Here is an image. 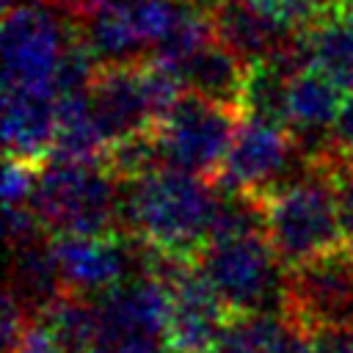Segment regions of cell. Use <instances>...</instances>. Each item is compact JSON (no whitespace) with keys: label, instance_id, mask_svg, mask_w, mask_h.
Instances as JSON below:
<instances>
[{"label":"cell","instance_id":"obj_18","mask_svg":"<svg viewBox=\"0 0 353 353\" xmlns=\"http://www.w3.org/2000/svg\"><path fill=\"white\" fill-rule=\"evenodd\" d=\"M290 80L292 74L284 66H279L273 58L251 61L245 69V80H243V91L237 102L240 113L287 127Z\"/></svg>","mask_w":353,"mask_h":353},{"label":"cell","instance_id":"obj_23","mask_svg":"<svg viewBox=\"0 0 353 353\" xmlns=\"http://www.w3.org/2000/svg\"><path fill=\"white\" fill-rule=\"evenodd\" d=\"M36 171H39V165L8 157L6 171H3V201H6V207L30 204L33 185H36Z\"/></svg>","mask_w":353,"mask_h":353},{"label":"cell","instance_id":"obj_5","mask_svg":"<svg viewBox=\"0 0 353 353\" xmlns=\"http://www.w3.org/2000/svg\"><path fill=\"white\" fill-rule=\"evenodd\" d=\"M77 33L47 0H22L3 17V88H52ZM55 91V88H52Z\"/></svg>","mask_w":353,"mask_h":353},{"label":"cell","instance_id":"obj_2","mask_svg":"<svg viewBox=\"0 0 353 353\" xmlns=\"http://www.w3.org/2000/svg\"><path fill=\"white\" fill-rule=\"evenodd\" d=\"M262 204L265 234L287 270L342 248L339 207L328 160L306 163L301 174L262 193Z\"/></svg>","mask_w":353,"mask_h":353},{"label":"cell","instance_id":"obj_8","mask_svg":"<svg viewBox=\"0 0 353 353\" xmlns=\"http://www.w3.org/2000/svg\"><path fill=\"white\" fill-rule=\"evenodd\" d=\"M284 309L306 334L353 328V254L342 245L287 270Z\"/></svg>","mask_w":353,"mask_h":353},{"label":"cell","instance_id":"obj_26","mask_svg":"<svg viewBox=\"0 0 353 353\" xmlns=\"http://www.w3.org/2000/svg\"><path fill=\"white\" fill-rule=\"evenodd\" d=\"M17 3H22V0H3V8H11V6H17Z\"/></svg>","mask_w":353,"mask_h":353},{"label":"cell","instance_id":"obj_19","mask_svg":"<svg viewBox=\"0 0 353 353\" xmlns=\"http://www.w3.org/2000/svg\"><path fill=\"white\" fill-rule=\"evenodd\" d=\"M97 303V336L91 353H171L165 331L135 323L105 303Z\"/></svg>","mask_w":353,"mask_h":353},{"label":"cell","instance_id":"obj_9","mask_svg":"<svg viewBox=\"0 0 353 353\" xmlns=\"http://www.w3.org/2000/svg\"><path fill=\"white\" fill-rule=\"evenodd\" d=\"M66 292L99 295L124 281L135 262L127 234H66L52 243Z\"/></svg>","mask_w":353,"mask_h":353},{"label":"cell","instance_id":"obj_25","mask_svg":"<svg viewBox=\"0 0 353 353\" xmlns=\"http://www.w3.org/2000/svg\"><path fill=\"white\" fill-rule=\"evenodd\" d=\"M6 353H63V350L58 347V342L41 323H36V325L30 323V328L19 336V342Z\"/></svg>","mask_w":353,"mask_h":353},{"label":"cell","instance_id":"obj_13","mask_svg":"<svg viewBox=\"0 0 353 353\" xmlns=\"http://www.w3.org/2000/svg\"><path fill=\"white\" fill-rule=\"evenodd\" d=\"M309 334L287 309L232 314L210 353H301Z\"/></svg>","mask_w":353,"mask_h":353},{"label":"cell","instance_id":"obj_10","mask_svg":"<svg viewBox=\"0 0 353 353\" xmlns=\"http://www.w3.org/2000/svg\"><path fill=\"white\" fill-rule=\"evenodd\" d=\"M88 102L108 146L157 124L146 94L141 61L99 66L94 83L88 85Z\"/></svg>","mask_w":353,"mask_h":353},{"label":"cell","instance_id":"obj_16","mask_svg":"<svg viewBox=\"0 0 353 353\" xmlns=\"http://www.w3.org/2000/svg\"><path fill=\"white\" fill-rule=\"evenodd\" d=\"M309 66L320 69L345 94L353 91V19L339 3L303 33Z\"/></svg>","mask_w":353,"mask_h":353},{"label":"cell","instance_id":"obj_14","mask_svg":"<svg viewBox=\"0 0 353 353\" xmlns=\"http://www.w3.org/2000/svg\"><path fill=\"white\" fill-rule=\"evenodd\" d=\"M8 292L30 312V317H41V312L66 292L52 243L47 245L41 237H36L30 243L11 245Z\"/></svg>","mask_w":353,"mask_h":353},{"label":"cell","instance_id":"obj_24","mask_svg":"<svg viewBox=\"0 0 353 353\" xmlns=\"http://www.w3.org/2000/svg\"><path fill=\"white\" fill-rule=\"evenodd\" d=\"M331 152H334V157L353 160V91L345 94V99L339 105V113L334 119V127H331Z\"/></svg>","mask_w":353,"mask_h":353},{"label":"cell","instance_id":"obj_1","mask_svg":"<svg viewBox=\"0 0 353 353\" xmlns=\"http://www.w3.org/2000/svg\"><path fill=\"white\" fill-rule=\"evenodd\" d=\"M221 199L212 176L163 165L121 182V232L160 254L196 259L212 234Z\"/></svg>","mask_w":353,"mask_h":353},{"label":"cell","instance_id":"obj_11","mask_svg":"<svg viewBox=\"0 0 353 353\" xmlns=\"http://www.w3.org/2000/svg\"><path fill=\"white\" fill-rule=\"evenodd\" d=\"M58 135V94L52 88H3V143L8 157L41 165Z\"/></svg>","mask_w":353,"mask_h":353},{"label":"cell","instance_id":"obj_20","mask_svg":"<svg viewBox=\"0 0 353 353\" xmlns=\"http://www.w3.org/2000/svg\"><path fill=\"white\" fill-rule=\"evenodd\" d=\"M102 163L121 182H130V179H138L143 174H152V171L163 168L165 157H163V149H160V138L152 127V130H141V132H132V135L110 143Z\"/></svg>","mask_w":353,"mask_h":353},{"label":"cell","instance_id":"obj_21","mask_svg":"<svg viewBox=\"0 0 353 353\" xmlns=\"http://www.w3.org/2000/svg\"><path fill=\"white\" fill-rule=\"evenodd\" d=\"M290 33H306L336 3L334 0H259Z\"/></svg>","mask_w":353,"mask_h":353},{"label":"cell","instance_id":"obj_12","mask_svg":"<svg viewBox=\"0 0 353 353\" xmlns=\"http://www.w3.org/2000/svg\"><path fill=\"white\" fill-rule=\"evenodd\" d=\"M207 11L215 36L248 63L279 55L301 36L290 33L259 0H212Z\"/></svg>","mask_w":353,"mask_h":353},{"label":"cell","instance_id":"obj_15","mask_svg":"<svg viewBox=\"0 0 353 353\" xmlns=\"http://www.w3.org/2000/svg\"><path fill=\"white\" fill-rule=\"evenodd\" d=\"M245 69H248V61H243L234 50H229L215 36L193 58H188L176 69V74L182 77L188 91L237 108L240 91H243V80H245Z\"/></svg>","mask_w":353,"mask_h":353},{"label":"cell","instance_id":"obj_17","mask_svg":"<svg viewBox=\"0 0 353 353\" xmlns=\"http://www.w3.org/2000/svg\"><path fill=\"white\" fill-rule=\"evenodd\" d=\"M105 152H108V141L94 119L88 91L58 97V135H55L52 157L99 163L105 160Z\"/></svg>","mask_w":353,"mask_h":353},{"label":"cell","instance_id":"obj_22","mask_svg":"<svg viewBox=\"0 0 353 353\" xmlns=\"http://www.w3.org/2000/svg\"><path fill=\"white\" fill-rule=\"evenodd\" d=\"M328 171L336 190L339 207V226H342V245L353 254V160L328 157Z\"/></svg>","mask_w":353,"mask_h":353},{"label":"cell","instance_id":"obj_7","mask_svg":"<svg viewBox=\"0 0 353 353\" xmlns=\"http://www.w3.org/2000/svg\"><path fill=\"white\" fill-rule=\"evenodd\" d=\"M306 163L309 160H303L287 127L256 116H243L212 182L223 193L262 196L270 188L301 174Z\"/></svg>","mask_w":353,"mask_h":353},{"label":"cell","instance_id":"obj_3","mask_svg":"<svg viewBox=\"0 0 353 353\" xmlns=\"http://www.w3.org/2000/svg\"><path fill=\"white\" fill-rule=\"evenodd\" d=\"M41 226L55 237L121 232V179L99 163L50 157L30 196Z\"/></svg>","mask_w":353,"mask_h":353},{"label":"cell","instance_id":"obj_4","mask_svg":"<svg viewBox=\"0 0 353 353\" xmlns=\"http://www.w3.org/2000/svg\"><path fill=\"white\" fill-rule=\"evenodd\" d=\"M196 265L232 314L284 309L287 268L265 232L215 237L201 248Z\"/></svg>","mask_w":353,"mask_h":353},{"label":"cell","instance_id":"obj_6","mask_svg":"<svg viewBox=\"0 0 353 353\" xmlns=\"http://www.w3.org/2000/svg\"><path fill=\"white\" fill-rule=\"evenodd\" d=\"M243 113L234 105L185 91L176 105L154 124L165 165L215 176Z\"/></svg>","mask_w":353,"mask_h":353}]
</instances>
